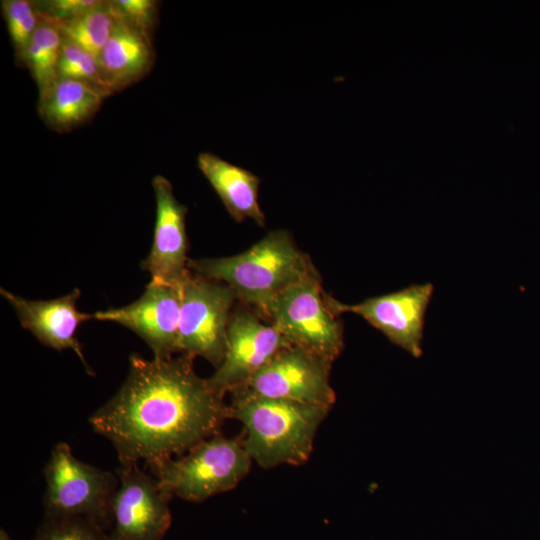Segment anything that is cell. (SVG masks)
<instances>
[{
  "label": "cell",
  "instance_id": "cell-18",
  "mask_svg": "<svg viewBox=\"0 0 540 540\" xmlns=\"http://www.w3.org/2000/svg\"><path fill=\"white\" fill-rule=\"evenodd\" d=\"M39 17V25L21 60L30 69L39 91H42L57 78L64 37L53 22L41 14Z\"/></svg>",
  "mask_w": 540,
  "mask_h": 540
},
{
  "label": "cell",
  "instance_id": "cell-10",
  "mask_svg": "<svg viewBox=\"0 0 540 540\" xmlns=\"http://www.w3.org/2000/svg\"><path fill=\"white\" fill-rule=\"evenodd\" d=\"M332 362L295 345L281 349L244 386L253 394L332 408Z\"/></svg>",
  "mask_w": 540,
  "mask_h": 540
},
{
  "label": "cell",
  "instance_id": "cell-15",
  "mask_svg": "<svg viewBox=\"0 0 540 540\" xmlns=\"http://www.w3.org/2000/svg\"><path fill=\"white\" fill-rule=\"evenodd\" d=\"M112 6L115 24L98 63L107 86L114 92L148 74L155 57L150 35L123 18Z\"/></svg>",
  "mask_w": 540,
  "mask_h": 540
},
{
  "label": "cell",
  "instance_id": "cell-20",
  "mask_svg": "<svg viewBox=\"0 0 540 540\" xmlns=\"http://www.w3.org/2000/svg\"><path fill=\"white\" fill-rule=\"evenodd\" d=\"M57 78L86 82L102 90L107 95L111 93L102 76L98 59L65 38L58 63Z\"/></svg>",
  "mask_w": 540,
  "mask_h": 540
},
{
  "label": "cell",
  "instance_id": "cell-12",
  "mask_svg": "<svg viewBox=\"0 0 540 540\" xmlns=\"http://www.w3.org/2000/svg\"><path fill=\"white\" fill-rule=\"evenodd\" d=\"M433 290L431 283H425L352 305L329 296V304L338 315L347 312L361 316L390 342L419 357L422 354L425 313Z\"/></svg>",
  "mask_w": 540,
  "mask_h": 540
},
{
  "label": "cell",
  "instance_id": "cell-8",
  "mask_svg": "<svg viewBox=\"0 0 540 540\" xmlns=\"http://www.w3.org/2000/svg\"><path fill=\"white\" fill-rule=\"evenodd\" d=\"M112 499V540H162L172 523V497L138 463L120 464Z\"/></svg>",
  "mask_w": 540,
  "mask_h": 540
},
{
  "label": "cell",
  "instance_id": "cell-9",
  "mask_svg": "<svg viewBox=\"0 0 540 540\" xmlns=\"http://www.w3.org/2000/svg\"><path fill=\"white\" fill-rule=\"evenodd\" d=\"M292 345L255 309L234 308L227 328V346L221 364L208 379L225 396L244 386L281 349Z\"/></svg>",
  "mask_w": 540,
  "mask_h": 540
},
{
  "label": "cell",
  "instance_id": "cell-1",
  "mask_svg": "<svg viewBox=\"0 0 540 540\" xmlns=\"http://www.w3.org/2000/svg\"><path fill=\"white\" fill-rule=\"evenodd\" d=\"M193 359L130 356L124 383L89 418L94 432L112 443L120 464L180 456L221 432L228 405L195 372Z\"/></svg>",
  "mask_w": 540,
  "mask_h": 540
},
{
  "label": "cell",
  "instance_id": "cell-11",
  "mask_svg": "<svg viewBox=\"0 0 540 540\" xmlns=\"http://www.w3.org/2000/svg\"><path fill=\"white\" fill-rule=\"evenodd\" d=\"M181 285L149 282L139 299L120 308L97 311L93 319L117 323L137 334L150 347L153 358L179 353Z\"/></svg>",
  "mask_w": 540,
  "mask_h": 540
},
{
  "label": "cell",
  "instance_id": "cell-3",
  "mask_svg": "<svg viewBox=\"0 0 540 540\" xmlns=\"http://www.w3.org/2000/svg\"><path fill=\"white\" fill-rule=\"evenodd\" d=\"M188 269L226 284L237 300L260 314L283 290L317 272L291 234L283 229L269 232L237 255L189 259Z\"/></svg>",
  "mask_w": 540,
  "mask_h": 540
},
{
  "label": "cell",
  "instance_id": "cell-6",
  "mask_svg": "<svg viewBox=\"0 0 540 540\" xmlns=\"http://www.w3.org/2000/svg\"><path fill=\"white\" fill-rule=\"evenodd\" d=\"M286 340L330 362L340 355L343 327L321 287L318 272L289 286L261 313Z\"/></svg>",
  "mask_w": 540,
  "mask_h": 540
},
{
  "label": "cell",
  "instance_id": "cell-7",
  "mask_svg": "<svg viewBox=\"0 0 540 540\" xmlns=\"http://www.w3.org/2000/svg\"><path fill=\"white\" fill-rule=\"evenodd\" d=\"M181 294L179 353L202 357L217 368L225 356L236 294L226 284L192 271L181 283Z\"/></svg>",
  "mask_w": 540,
  "mask_h": 540
},
{
  "label": "cell",
  "instance_id": "cell-24",
  "mask_svg": "<svg viewBox=\"0 0 540 540\" xmlns=\"http://www.w3.org/2000/svg\"><path fill=\"white\" fill-rule=\"evenodd\" d=\"M112 4L119 14L147 34L152 29L156 14L153 0H117Z\"/></svg>",
  "mask_w": 540,
  "mask_h": 540
},
{
  "label": "cell",
  "instance_id": "cell-25",
  "mask_svg": "<svg viewBox=\"0 0 540 540\" xmlns=\"http://www.w3.org/2000/svg\"><path fill=\"white\" fill-rule=\"evenodd\" d=\"M0 540H13L9 534L2 528L0 529Z\"/></svg>",
  "mask_w": 540,
  "mask_h": 540
},
{
  "label": "cell",
  "instance_id": "cell-16",
  "mask_svg": "<svg viewBox=\"0 0 540 540\" xmlns=\"http://www.w3.org/2000/svg\"><path fill=\"white\" fill-rule=\"evenodd\" d=\"M197 166L235 221L250 218L259 226L265 225V215L258 202L261 183L258 176L208 152L198 154Z\"/></svg>",
  "mask_w": 540,
  "mask_h": 540
},
{
  "label": "cell",
  "instance_id": "cell-4",
  "mask_svg": "<svg viewBox=\"0 0 540 540\" xmlns=\"http://www.w3.org/2000/svg\"><path fill=\"white\" fill-rule=\"evenodd\" d=\"M252 464L242 436L228 438L220 432L178 458L155 460L145 467L172 498L200 503L237 487Z\"/></svg>",
  "mask_w": 540,
  "mask_h": 540
},
{
  "label": "cell",
  "instance_id": "cell-13",
  "mask_svg": "<svg viewBox=\"0 0 540 540\" xmlns=\"http://www.w3.org/2000/svg\"><path fill=\"white\" fill-rule=\"evenodd\" d=\"M156 201L153 242L141 268L151 276V282L181 285L189 273L186 215L188 207L174 196L172 184L162 175L152 179Z\"/></svg>",
  "mask_w": 540,
  "mask_h": 540
},
{
  "label": "cell",
  "instance_id": "cell-22",
  "mask_svg": "<svg viewBox=\"0 0 540 540\" xmlns=\"http://www.w3.org/2000/svg\"><path fill=\"white\" fill-rule=\"evenodd\" d=\"M1 6L9 36L21 60L40 22L37 7L28 0H5Z\"/></svg>",
  "mask_w": 540,
  "mask_h": 540
},
{
  "label": "cell",
  "instance_id": "cell-23",
  "mask_svg": "<svg viewBox=\"0 0 540 540\" xmlns=\"http://www.w3.org/2000/svg\"><path fill=\"white\" fill-rule=\"evenodd\" d=\"M99 0H50L35 3L40 14L54 20L66 21L101 6Z\"/></svg>",
  "mask_w": 540,
  "mask_h": 540
},
{
  "label": "cell",
  "instance_id": "cell-19",
  "mask_svg": "<svg viewBox=\"0 0 540 540\" xmlns=\"http://www.w3.org/2000/svg\"><path fill=\"white\" fill-rule=\"evenodd\" d=\"M44 17L60 29L65 39L77 44L97 59L115 24V12L111 2H104L96 9L66 21H54Z\"/></svg>",
  "mask_w": 540,
  "mask_h": 540
},
{
  "label": "cell",
  "instance_id": "cell-5",
  "mask_svg": "<svg viewBox=\"0 0 540 540\" xmlns=\"http://www.w3.org/2000/svg\"><path fill=\"white\" fill-rule=\"evenodd\" d=\"M43 474L44 517L79 516L94 521L106 531L112 527L117 475L80 461L65 442L54 446Z\"/></svg>",
  "mask_w": 540,
  "mask_h": 540
},
{
  "label": "cell",
  "instance_id": "cell-14",
  "mask_svg": "<svg viewBox=\"0 0 540 540\" xmlns=\"http://www.w3.org/2000/svg\"><path fill=\"white\" fill-rule=\"evenodd\" d=\"M0 293L13 307L21 326L41 344L57 351L71 349L84 364L86 372L94 374L76 337L79 325L93 319V314L80 312L77 308L79 289L50 300L25 299L3 288Z\"/></svg>",
  "mask_w": 540,
  "mask_h": 540
},
{
  "label": "cell",
  "instance_id": "cell-21",
  "mask_svg": "<svg viewBox=\"0 0 540 540\" xmlns=\"http://www.w3.org/2000/svg\"><path fill=\"white\" fill-rule=\"evenodd\" d=\"M31 540H112L106 530L79 516L44 517Z\"/></svg>",
  "mask_w": 540,
  "mask_h": 540
},
{
  "label": "cell",
  "instance_id": "cell-2",
  "mask_svg": "<svg viewBox=\"0 0 540 540\" xmlns=\"http://www.w3.org/2000/svg\"><path fill=\"white\" fill-rule=\"evenodd\" d=\"M229 418L240 421L253 463L271 469L302 465L312 454L317 431L330 408L270 398L245 389L231 392Z\"/></svg>",
  "mask_w": 540,
  "mask_h": 540
},
{
  "label": "cell",
  "instance_id": "cell-17",
  "mask_svg": "<svg viewBox=\"0 0 540 540\" xmlns=\"http://www.w3.org/2000/svg\"><path fill=\"white\" fill-rule=\"evenodd\" d=\"M107 94L86 82L56 78L40 91L38 112L57 132H67L89 120Z\"/></svg>",
  "mask_w": 540,
  "mask_h": 540
}]
</instances>
